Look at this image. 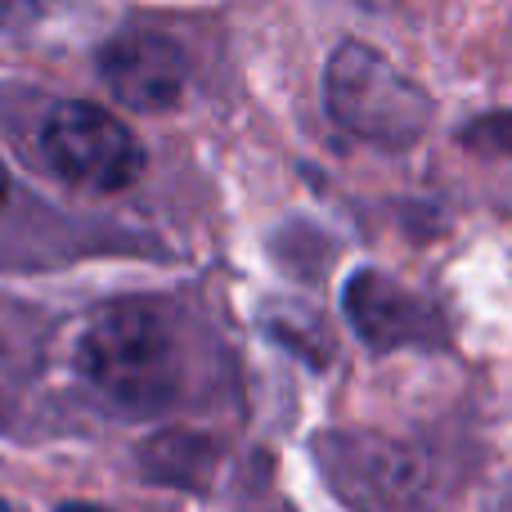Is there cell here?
Returning <instances> with one entry per match:
<instances>
[{
	"label": "cell",
	"instance_id": "obj_1",
	"mask_svg": "<svg viewBox=\"0 0 512 512\" xmlns=\"http://www.w3.org/2000/svg\"><path fill=\"white\" fill-rule=\"evenodd\" d=\"M77 364L90 387L122 414H153L180 391L176 337L144 301H117L99 310L81 333Z\"/></svg>",
	"mask_w": 512,
	"mask_h": 512
},
{
	"label": "cell",
	"instance_id": "obj_6",
	"mask_svg": "<svg viewBox=\"0 0 512 512\" xmlns=\"http://www.w3.org/2000/svg\"><path fill=\"white\" fill-rule=\"evenodd\" d=\"M59 512H104V508H95V504H63Z\"/></svg>",
	"mask_w": 512,
	"mask_h": 512
},
{
	"label": "cell",
	"instance_id": "obj_7",
	"mask_svg": "<svg viewBox=\"0 0 512 512\" xmlns=\"http://www.w3.org/2000/svg\"><path fill=\"white\" fill-rule=\"evenodd\" d=\"M5 194H9V180H5V167H0V207H5Z\"/></svg>",
	"mask_w": 512,
	"mask_h": 512
},
{
	"label": "cell",
	"instance_id": "obj_4",
	"mask_svg": "<svg viewBox=\"0 0 512 512\" xmlns=\"http://www.w3.org/2000/svg\"><path fill=\"white\" fill-rule=\"evenodd\" d=\"M99 77L122 99L126 108L140 113H162L185 95L189 63L171 36L162 32H122L99 50Z\"/></svg>",
	"mask_w": 512,
	"mask_h": 512
},
{
	"label": "cell",
	"instance_id": "obj_8",
	"mask_svg": "<svg viewBox=\"0 0 512 512\" xmlns=\"http://www.w3.org/2000/svg\"><path fill=\"white\" fill-rule=\"evenodd\" d=\"M0 512H9V508H5V499H0Z\"/></svg>",
	"mask_w": 512,
	"mask_h": 512
},
{
	"label": "cell",
	"instance_id": "obj_5",
	"mask_svg": "<svg viewBox=\"0 0 512 512\" xmlns=\"http://www.w3.org/2000/svg\"><path fill=\"white\" fill-rule=\"evenodd\" d=\"M346 310H351L355 328L364 342L373 346H405V342H432L436 337V310L423 297L405 292L400 283L382 279V274H355L346 288Z\"/></svg>",
	"mask_w": 512,
	"mask_h": 512
},
{
	"label": "cell",
	"instance_id": "obj_2",
	"mask_svg": "<svg viewBox=\"0 0 512 512\" xmlns=\"http://www.w3.org/2000/svg\"><path fill=\"white\" fill-rule=\"evenodd\" d=\"M328 108L337 126L373 144H391V149L414 144L432 122V104L423 90L378 50L355 41L337 45L328 63Z\"/></svg>",
	"mask_w": 512,
	"mask_h": 512
},
{
	"label": "cell",
	"instance_id": "obj_3",
	"mask_svg": "<svg viewBox=\"0 0 512 512\" xmlns=\"http://www.w3.org/2000/svg\"><path fill=\"white\" fill-rule=\"evenodd\" d=\"M41 153L68 185L117 194L144 171L135 135L99 104H59L41 126Z\"/></svg>",
	"mask_w": 512,
	"mask_h": 512
}]
</instances>
